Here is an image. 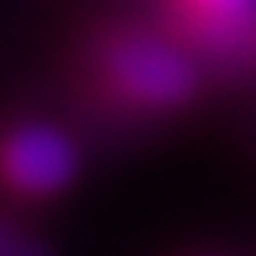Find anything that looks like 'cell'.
<instances>
[{
	"instance_id": "6da1fadb",
	"label": "cell",
	"mask_w": 256,
	"mask_h": 256,
	"mask_svg": "<svg viewBox=\"0 0 256 256\" xmlns=\"http://www.w3.org/2000/svg\"><path fill=\"white\" fill-rule=\"evenodd\" d=\"M196 48L148 29L116 32L100 52V84L134 112L180 109L198 90Z\"/></svg>"
},
{
	"instance_id": "7a4b0ae2",
	"label": "cell",
	"mask_w": 256,
	"mask_h": 256,
	"mask_svg": "<svg viewBox=\"0 0 256 256\" xmlns=\"http://www.w3.org/2000/svg\"><path fill=\"white\" fill-rule=\"evenodd\" d=\"M80 170L77 144L48 122H22L6 132L0 150L4 186L20 198H52L74 182Z\"/></svg>"
},
{
	"instance_id": "3957f363",
	"label": "cell",
	"mask_w": 256,
	"mask_h": 256,
	"mask_svg": "<svg viewBox=\"0 0 256 256\" xmlns=\"http://www.w3.org/2000/svg\"><path fill=\"white\" fill-rule=\"evenodd\" d=\"M182 42L212 58H244L256 48V0H170Z\"/></svg>"
},
{
	"instance_id": "277c9868",
	"label": "cell",
	"mask_w": 256,
	"mask_h": 256,
	"mask_svg": "<svg viewBox=\"0 0 256 256\" xmlns=\"http://www.w3.org/2000/svg\"><path fill=\"white\" fill-rule=\"evenodd\" d=\"M4 256H48L38 244H32V240H22V244H16L13 230L6 234V244H4Z\"/></svg>"
}]
</instances>
